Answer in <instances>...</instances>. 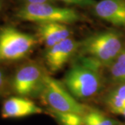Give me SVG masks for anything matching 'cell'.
I'll return each instance as SVG.
<instances>
[{
  "instance_id": "2",
  "label": "cell",
  "mask_w": 125,
  "mask_h": 125,
  "mask_svg": "<svg viewBox=\"0 0 125 125\" xmlns=\"http://www.w3.org/2000/svg\"><path fill=\"white\" fill-rule=\"evenodd\" d=\"M99 72L100 68L79 61L67 71L63 81L75 98H90L101 89L102 82Z\"/></svg>"
},
{
  "instance_id": "6",
  "label": "cell",
  "mask_w": 125,
  "mask_h": 125,
  "mask_svg": "<svg viewBox=\"0 0 125 125\" xmlns=\"http://www.w3.org/2000/svg\"><path fill=\"white\" fill-rule=\"evenodd\" d=\"M47 74L39 64L30 62L23 65L16 71L12 81L14 92L24 97L40 94Z\"/></svg>"
},
{
  "instance_id": "10",
  "label": "cell",
  "mask_w": 125,
  "mask_h": 125,
  "mask_svg": "<svg viewBox=\"0 0 125 125\" xmlns=\"http://www.w3.org/2000/svg\"><path fill=\"white\" fill-rule=\"evenodd\" d=\"M37 31L46 49L71 37L72 31L67 24L62 23H46L38 25Z\"/></svg>"
},
{
  "instance_id": "9",
  "label": "cell",
  "mask_w": 125,
  "mask_h": 125,
  "mask_svg": "<svg viewBox=\"0 0 125 125\" xmlns=\"http://www.w3.org/2000/svg\"><path fill=\"white\" fill-rule=\"evenodd\" d=\"M42 113V109L27 97H12L5 101L1 108L4 118H20Z\"/></svg>"
},
{
  "instance_id": "11",
  "label": "cell",
  "mask_w": 125,
  "mask_h": 125,
  "mask_svg": "<svg viewBox=\"0 0 125 125\" xmlns=\"http://www.w3.org/2000/svg\"><path fill=\"white\" fill-rule=\"evenodd\" d=\"M106 102L112 113L120 115L125 108V83L119 84L108 94Z\"/></svg>"
},
{
  "instance_id": "18",
  "label": "cell",
  "mask_w": 125,
  "mask_h": 125,
  "mask_svg": "<svg viewBox=\"0 0 125 125\" xmlns=\"http://www.w3.org/2000/svg\"><path fill=\"white\" fill-rule=\"evenodd\" d=\"M2 8H3V1L2 0H0V11L2 10Z\"/></svg>"
},
{
  "instance_id": "17",
  "label": "cell",
  "mask_w": 125,
  "mask_h": 125,
  "mask_svg": "<svg viewBox=\"0 0 125 125\" xmlns=\"http://www.w3.org/2000/svg\"><path fill=\"white\" fill-rule=\"evenodd\" d=\"M24 4H43L50 3L53 0H22Z\"/></svg>"
},
{
  "instance_id": "13",
  "label": "cell",
  "mask_w": 125,
  "mask_h": 125,
  "mask_svg": "<svg viewBox=\"0 0 125 125\" xmlns=\"http://www.w3.org/2000/svg\"><path fill=\"white\" fill-rule=\"evenodd\" d=\"M61 125H83V115L74 113H62L51 111Z\"/></svg>"
},
{
  "instance_id": "16",
  "label": "cell",
  "mask_w": 125,
  "mask_h": 125,
  "mask_svg": "<svg viewBox=\"0 0 125 125\" xmlns=\"http://www.w3.org/2000/svg\"><path fill=\"white\" fill-rule=\"evenodd\" d=\"M7 79L4 73L0 69V97H1L6 93L7 89Z\"/></svg>"
},
{
  "instance_id": "4",
  "label": "cell",
  "mask_w": 125,
  "mask_h": 125,
  "mask_svg": "<svg viewBox=\"0 0 125 125\" xmlns=\"http://www.w3.org/2000/svg\"><path fill=\"white\" fill-rule=\"evenodd\" d=\"M36 36L6 26L0 29V63L24 58L37 44Z\"/></svg>"
},
{
  "instance_id": "5",
  "label": "cell",
  "mask_w": 125,
  "mask_h": 125,
  "mask_svg": "<svg viewBox=\"0 0 125 125\" xmlns=\"http://www.w3.org/2000/svg\"><path fill=\"white\" fill-rule=\"evenodd\" d=\"M40 95L51 111L74 113L81 115H84L87 113L85 106L79 102L58 81L51 77L48 74L45 76Z\"/></svg>"
},
{
  "instance_id": "19",
  "label": "cell",
  "mask_w": 125,
  "mask_h": 125,
  "mask_svg": "<svg viewBox=\"0 0 125 125\" xmlns=\"http://www.w3.org/2000/svg\"><path fill=\"white\" fill-rule=\"evenodd\" d=\"M120 115H123V116H124L125 117V109H124V110H123V111H122V112L121 113Z\"/></svg>"
},
{
  "instance_id": "20",
  "label": "cell",
  "mask_w": 125,
  "mask_h": 125,
  "mask_svg": "<svg viewBox=\"0 0 125 125\" xmlns=\"http://www.w3.org/2000/svg\"></svg>"
},
{
  "instance_id": "1",
  "label": "cell",
  "mask_w": 125,
  "mask_h": 125,
  "mask_svg": "<svg viewBox=\"0 0 125 125\" xmlns=\"http://www.w3.org/2000/svg\"><path fill=\"white\" fill-rule=\"evenodd\" d=\"M124 48L121 35L115 31H104L93 34L79 42L76 52L79 61L95 67H109Z\"/></svg>"
},
{
  "instance_id": "3",
  "label": "cell",
  "mask_w": 125,
  "mask_h": 125,
  "mask_svg": "<svg viewBox=\"0 0 125 125\" xmlns=\"http://www.w3.org/2000/svg\"><path fill=\"white\" fill-rule=\"evenodd\" d=\"M15 17L26 22L40 24H72L79 22L81 17L75 10L59 7L50 3L24 4L18 9Z\"/></svg>"
},
{
  "instance_id": "7",
  "label": "cell",
  "mask_w": 125,
  "mask_h": 125,
  "mask_svg": "<svg viewBox=\"0 0 125 125\" xmlns=\"http://www.w3.org/2000/svg\"><path fill=\"white\" fill-rule=\"evenodd\" d=\"M79 46V42L70 37L46 49L45 61L49 70L56 72L61 70L77 52Z\"/></svg>"
},
{
  "instance_id": "12",
  "label": "cell",
  "mask_w": 125,
  "mask_h": 125,
  "mask_svg": "<svg viewBox=\"0 0 125 125\" xmlns=\"http://www.w3.org/2000/svg\"><path fill=\"white\" fill-rule=\"evenodd\" d=\"M108 68L112 80L119 84L125 83V47Z\"/></svg>"
},
{
  "instance_id": "15",
  "label": "cell",
  "mask_w": 125,
  "mask_h": 125,
  "mask_svg": "<svg viewBox=\"0 0 125 125\" xmlns=\"http://www.w3.org/2000/svg\"><path fill=\"white\" fill-rule=\"evenodd\" d=\"M58 1H61L67 4L77 5L83 7L94 6L97 3V1L94 0H58Z\"/></svg>"
},
{
  "instance_id": "8",
  "label": "cell",
  "mask_w": 125,
  "mask_h": 125,
  "mask_svg": "<svg viewBox=\"0 0 125 125\" xmlns=\"http://www.w3.org/2000/svg\"><path fill=\"white\" fill-rule=\"evenodd\" d=\"M97 17L125 29V0H101L93 6Z\"/></svg>"
},
{
  "instance_id": "14",
  "label": "cell",
  "mask_w": 125,
  "mask_h": 125,
  "mask_svg": "<svg viewBox=\"0 0 125 125\" xmlns=\"http://www.w3.org/2000/svg\"><path fill=\"white\" fill-rule=\"evenodd\" d=\"M83 125H101L99 120V112L91 111L83 115Z\"/></svg>"
}]
</instances>
